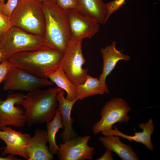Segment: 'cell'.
Listing matches in <instances>:
<instances>
[{
	"label": "cell",
	"mask_w": 160,
	"mask_h": 160,
	"mask_svg": "<svg viewBox=\"0 0 160 160\" xmlns=\"http://www.w3.org/2000/svg\"><path fill=\"white\" fill-rule=\"evenodd\" d=\"M89 135L79 136L61 143L57 154L60 160H91L94 153V147L88 143Z\"/></svg>",
	"instance_id": "cell-11"
},
{
	"label": "cell",
	"mask_w": 160,
	"mask_h": 160,
	"mask_svg": "<svg viewBox=\"0 0 160 160\" xmlns=\"http://www.w3.org/2000/svg\"><path fill=\"white\" fill-rule=\"evenodd\" d=\"M130 108L126 102L119 98L111 99L104 105L100 114L101 118L94 125L92 130L95 134L112 128L117 123L128 122Z\"/></svg>",
	"instance_id": "cell-7"
},
{
	"label": "cell",
	"mask_w": 160,
	"mask_h": 160,
	"mask_svg": "<svg viewBox=\"0 0 160 160\" xmlns=\"http://www.w3.org/2000/svg\"><path fill=\"white\" fill-rule=\"evenodd\" d=\"M99 139L106 149L115 153L122 160H138L137 154L131 145L122 143L116 135L100 136Z\"/></svg>",
	"instance_id": "cell-17"
},
{
	"label": "cell",
	"mask_w": 160,
	"mask_h": 160,
	"mask_svg": "<svg viewBox=\"0 0 160 160\" xmlns=\"http://www.w3.org/2000/svg\"><path fill=\"white\" fill-rule=\"evenodd\" d=\"M111 151L106 149L104 154L100 157L97 159V160H113Z\"/></svg>",
	"instance_id": "cell-27"
},
{
	"label": "cell",
	"mask_w": 160,
	"mask_h": 160,
	"mask_svg": "<svg viewBox=\"0 0 160 160\" xmlns=\"http://www.w3.org/2000/svg\"><path fill=\"white\" fill-rule=\"evenodd\" d=\"M46 131L36 129L25 147L28 160H52L53 155L47 145Z\"/></svg>",
	"instance_id": "cell-13"
},
{
	"label": "cell",
	"mask_w": 160,
	"mask_h": 160,
	"mask_svg": "<svg viewBox=\"0 0 160 160\" xmlns=\"http://www.w3.org/2000/svg\"><path fill=\"white\" fill-rule=\"evenodd\" d=\"M56 3L65 11L70 9L80 10L78 0H56Z\"/></svg>",
	"instance_id": "cell-24"
},
{
	"label": "cell",
	"mask_w": 160,
	"mask_h": 160,
	"mask_svg": "<svg viewBox=\"0 0 160 160\" xmlns=\"http://www.w3.org/2000/svg\"><path fill=\"white\" fill-rule=\"evenodd\" d=\"M12 66L8 60L1 62L0 64V85L4 81Z\"/></svg>",
	"instance_id": "cell-26"
},
{
	"label": "cell",
	"mask_w": 160,
	"mask_h": 160,
	"mask_svg": "<svg viewBox=\"0 0 160 160\" xmlns=\"http://www.w3.org/2000/svg\"><path fill=\"white\" fill-rule=\"evenodd\" d=\"M12 26L9 18L0 12V38Z\"/></svg>",
	"instance_id": "cell-25"
},
{
	"label": "cell",
	"mask_w": 160,
	"mask_h": 160,
	"mask_svg": "<svg viewBox=\"0 0 160 160\" xmlns=\"http://www.w3.org/2000/svg\"><path fill=\"white\" fill-rule=\"evenodd\" d=\"M42 7L45 20V40L53 48L64 53L71 39L66 12L51 0H44Z\"/></svg>",
	"instance_id": "cell-3"
},
{
	"label": "cell",
	"mask_w": 160,
	"mask_h": 160,
	"mask_svg": "<svg viewBox=\"0 0 160 160\" xmlns=\"http://www.w3.org/2000/svg\"><path fill=\"white\" fill-rule=\"evenodd\" d=\"M3 82V89L5 91L20 90L29 92L54 84L48 78L38 77L13 66Z\"/></svg>",
	"instance_id": "cell-8"
},
{
	"label": "cell",
	"mask_w": 160,
	"mask_h": 160,
	"mask_svg": "<svg viewBox=\"0 0 160 160\" xmlns=\"http://www.w3.org/2000/svg\"><path fill=\"white\" fill-rule=\"evenodd\" d=\"M76 88L78 100H81L97 95H103L105 93H109V91L104 88L99 79L88 74L84 82L76 86Z\"/></svg>",
	"instance_id": "cell-19"
},
{
	"label": "cell",
	"mask_w": 160,
	"mask_h": 160,
	"mask_svg": "<svg viewBox=\"0 0 160 160\" xmlns=\"http://www.w3.org/2000/svg\"><path fill=\"white\" fill-rule=\"evenodd\" d=\"M80 10L100 24L106 21V4L102 0H78Z\"/></svg>",
	"instance_id": "cell-18"
},
{
	"label": "cell",
	"mask_w": 160,
	"mask_h": 160,
	"mask_svg": "<svg viewBox=\"0 0 160 160\" xmlns=\"http://www.w3.org/2000/svg\"><path fill=\"white\" fill-rule=\"evenodd\" d=\"M2 149V148H0V150H1Z\"/></svg>",
	"instance_id": "cell-33"
},
{
	"label": "cell",
	"mask_w": 160,
	"mask_h": 160,
	"mask_svg": "<svg viewBox=\"0 0 160 160\" xmlns=\"http://www.w3.org/2000/svg\"><path fill=\"white\" fill-rule=\"evenodd\" d=\"M6 3L0 2V12L10 17L16 7L18 0H7Z\"/></svg>",
	"instance_id": "cell-23"
},
{
	"label": "cell",
	"mask_w": 160,
	"mask_h": 160,
	"mask_svg": "<svg viewBox=\"0 0 160 160\" xmlns=\"http://www.w3.org/2000/svg\"><path fill=\"white\" fill-rule=\"evenodd\" d=\"M46 77L56 84L57 87L66 92L67 99L70 101L78 99L76 86L59 67L54 71L47 74Z\"/></svg>",
	"instance_id": "cell-20"
},
{
	"label": "cell",
	"mask_w": 160,
	"mask_h": 160,
	"mask_svg": "<svg viewBox=\"0 0 160 160\" xmlns=\"http://www.w3.org/2000/svg\"><path fill=\"white\" fill-rule=\"evenodd\" d=\"M82 41L71 40L59 64V67L76 86L83 84L88 75L87 69L83 68L86 61L82 51Z\"/></svg>",
	"instance_id": "cell-6"
},
{
	"label": "cell",
	"mask_w": 160,
	"mask_h": 160,
	"mask_svg": "<svg viewBox=\"0 0 160 160\" xmlns=\"http://www.w3.org/2000/svg\"><path fill=\"white\" fill-rule=\"evenodd\" d=\"M56 3V0H51Z\"/></svg>",
	"instance_id": "cell-32"
},
{
	"label": "cell",
	"mask_w": 160,
	"mask_h": 160,
	"mask_svg": "<svg viewBox=\"0 0 160 160\" xmlns=\"http://www.w3.org/2000/svg\"><path fill=\"white\" fill-rule=\"evenodd\" d=\"M63 52L44 48L15 53L8 59L11 65L23 69L38 77L46 78V75L59 67Z\"/></svg>",
	"instance_id": "cell-1"
},
{
	"label": "cell",
	"mask_w": 160,
	"mask_h": 160,
	"mask_svg": "<svg viewBox=\"0 0 160 160\" xmlns=\"http://www.w3.org/2000/svg\"><path fill=\"white\" fill-rule=\"evenodd\" d=\"M2 53L0 50V64L1 61Z\"/></svg>",
	"instance_id": "cell-29"
},
{
	"label": "cell",
	"mask_w": 160,
	"mask_h": 160,
	"mask_svg": "<svg viewBox=\"0 0 160 160\" xmlns=\"http://www.w3.org/2000/svg\"><path fill=\"white\" fill-rule=\"evenodd\" d=\"M31 137L29 134L16 131L9 126L1 127L0 139L6 144L1 155L4 156L7 154L18 155L28 160L25 147Z\"/></svg>",
	"instance_id": "cell-12"
},
{
	"label": "cell",
	"mask_w": 160,
	"mask_h": 160,
	"mask_svg": "<svg viewBox=\"0 0 160 160\" xmlns=\"http://www.w3.org/2000/svg\"><path fill=\"white\" fill-rule=\"evenodd\" d=\"M139 127L142 132H136L133 135H127L120 131L116 126L101 132L104 136L116 135L132 142L140 143L149 150L153 151L154 148L151 140V136L154 130L155 126L152 118L149 119L146 123H141Z\"/></svg>",
	"instance_id": "cell-14"
},
{
	"label": "cell",
	"mask_w": 160,
	"mask_h": 160,
	"mask_svg": "<svg viewBox=\"0 0 160 160\" xmlns=\"http://www.w3.org/2000/svg\"><path fill=\"white\" fill-rule=\"evenodd\" d=\"M7 0H0V2L2 3H5V1Z\"/></svg>",
	"instance_id": "cell-30"
},
{
	"label": "cell",
	"mask_w": 160,
	"mask_h": 160,
	"mask_svg": "<svg viewBox=\"0 0 160 160\" xmlns=\"http://www.w3.org/2000/svg\"><path fill=\"white\" fill-rule=\"evenodd\" d=\"M25 95L12 93L8 94L4 100L0 98V129L8 126L22 127L27 124L25 111L15 105L20 104Z\"/></svg>",
	"instance_id": "cell-9"
},
{
	"label": "cell",
	"mask_w": 160,
	"mask_h": 160,
	"mask_svg": "<svg viewBox=\"0 0 160 160\" xmlns=\"http://www.w3.org/2000/svg\"><path fill=\"white\" fill-rule=\"evenodd\" d=\"M69 21L71 41L90 38L100 30V23L78 9L65 11Z\"/></svg>",
	"instance_id": "cell-10"
},
{
	"label": "cell",
	"mask_w": 160,
	"mask_h": 160,
	"mask_svg": "<svg viewBox=\"0 0 160 160\" xmlns=\"http://www.w3.org/2000/svg\"><path fill=\"white\" fill-rule=\"evenodd\" d=\"M42 2L37 0H18L9 17L12 26L44 37L45 20Z\"/></svg>",
	"instance_id": "cell-4"
},
{
	"label": "cell",
	"mask_w": 160,
	"mask_h": 160,
	"mask_svg": "<svg viewBox=\"0 0 160 160\" xmlns=\"http://www.w3.org/2000/svg\"><path fill=\"white\" fill-rule=\"evenodd\" d=\"M60 89L57 87L38 89L25 95L20 105L25 109L28 127L52 119L58 107L57 95Z\"/></svg>",
	"instance_id": "cell-2"
},
{
	"label": "cell",
	"mask_w": 160,
	"mask_h": 160,
	"mask_svg": "<svg viewBox=\"0 0 160 160\" xmlns=\"http://www.w3.org/2000/svg\"><path fill=\"white\" fill-rule=\"evenodd\" d=\"M21 159L15 157V156L9 154L7 156H0V160H20Z\"/></svg>",
	"instance_id": "cell-28"
},
{
	"label": "cell",
	"mask_w": 160,
	"mask_h": 160,
	"mask_svg": "<svg viewBox=\"0 0 160 160\" xmlns=\"http://www.w3.org/2000/svg\"><path fill=\"white\" fill-rule=\"evenodd\" d=\"M116 42L113 41L109 45L102 48L100 51L103 60V71L99 77V80L104 88L108 91L105 80L107 76L114 69L117 63L121 60L128 61L130 57L123 54L121 51L116 48Z\"/></svg>",
	"instance_id": "cell-16"
},
{
	"label": "cell",
	"mask_w": 160,
	"mask_h": 160,
	"mask_svg": "<svg viewBox=\"0 0 160 160\" xmlns=\"http://www.w3.org/2000/svg\"><path fill=\"white\" fill-rule=\"evenodd\" d=\"M46 126L49 148L54 156L57 154L59 148L55 141L56 135L60 129H64L62 117L58 107L54 116L51 121L47 123Z\"/></svg>",
	"instance_id": "cell-21"
},
{
	"label": "cell",
	"mask_w": 160,
	"mask_h": 160,
	"mask_svg": "<svg viewBox=\"0 0 160 160\" xmlns=\"http://www.w3.org/2000/svg\"><path fill=\"white\" fill-rule=\"evenodd\" d=\"M58 108L62 117L64 130L60 134L63 142L77 137V134L73 129L72 124L74 119L71 117V111L73 106L78 100L72 101L67 99L64 97V91L60 89L57 95Z\"/></svg>",
	"instance_id": "cell-15"
},
{
	"label": "cell",
	"mask_w": 160,
	"mask_h": 160,
	"mask_svg": "<svg viewBox=\"0 0 160 160\" xmlns=\"http://www.w3.org/2000/svg\"><path fill=\"white\" fill-rule=\"evenodd\" d=\"M126 0H113L106 3V21L113 13L122 7L125 3Z\"/></svg>",
	"instance_id": "cell-22"
},
{
	"label": "cell",
	"mask_w": 160,
	"mask_h": 160,
	"mask_svg": "<svg viewBox=\"0 0 160 160\" xmlns=\"http://www.w3.org/2000/svg\"><path fill=\"white\" fill-rule=\"evenodd\" d=\"M37 0L43 2L44 0Z\"/></svg>",
	"instance_id": "cell-31"
},
{
	"label": "cell",
	"mask_w": 160,
	"mask_h": 160,
	"mask_svg": "<svg viewBox=\"0 0 160 160\" xmlns=\"http://www.w3.org/2000/svg\"><path fill=\"white\" fill-rule=\"evenodd\" d=\"M44 48L54 49L44 37L31 34L15 26H12L0 38L1 62L8 60L11 56L17 52Z\"/></svg>",
	"instance_id": "cell-5"
}]
</instances>
